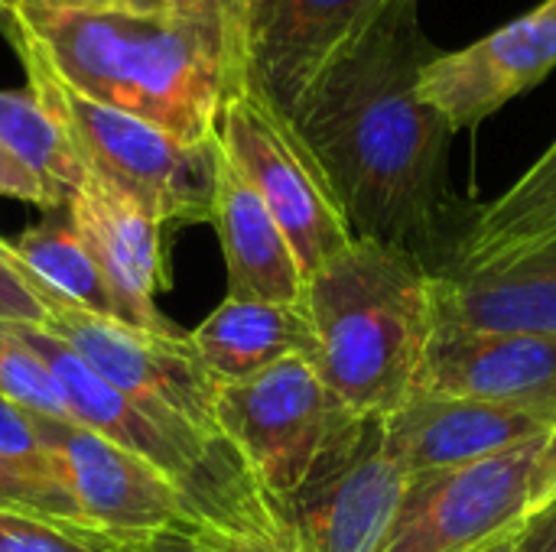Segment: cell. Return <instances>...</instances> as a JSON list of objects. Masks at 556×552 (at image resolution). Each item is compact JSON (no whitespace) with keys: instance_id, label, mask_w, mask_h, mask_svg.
<instances>
[{"instance_id":"ffe728a7","label":"cell","mask_w":556,"mask_h":552,"mask_svg":"<svg viewBox=\"0 0 556 552\" xmlns=\"http://www.w3.org/2000/svg\"><path fill=\"white\" fill-rule=\"evenodd\" d=\"M3 251L42 286L46 293L59 296L68 306H78L85 312L114 319L108 286L88 254V247L78 241L65 208L52 211L39 224L16 234V241H3Z\"/></svg>"},{"instance_id":"2e32d148","label":"cell","mask_w":556,"mask_h":552,"mask_svg":"<svg viewBox=\"0 0 556 552\" xmlns=\"http://www.w3.org/2000/svg\"><path fill=\"white\" fill-rule=\"evenodd\" d=\"M440 332H502L556 338V238L485 270L437 273Z\"/></svg>"},{"instance_id":"4316f807","label":"cell","mask_w":556,"mask_h":552,"mask_svg":"<svg viewBox=\"0 0 556 552\" xmlns=\"http://www.w3.org/2000/svg\"><path fill=\"white\" fill-rule=\"evenodd\" d=\"M199 552H300L290 521L251 530H225V527H195L192 530Z\"/></svg>"},{"instance_id":"d6986e66","label":"cell","mask_w":556,"mask_h":552,"mask_svg":"<svg viewBox=\"0 0 556 552\" xmlns=\"http://www.w3.org/2000/svg\"><path fill=\"white\" fill-rule=\"evenodd\" d=\"M556 238V140L495 202L476 208L446 273L508 264Z\"/></svg>"},{"instance_id":"8fae6325","label":"cell","mask_w":556,"mask_h":552,"mask_svg":"<svg viewBox=\"0 0 556 552\" xmlns=\"http://www.w3.org/2000/svg\"><path fill=\"white\" fill-rule=\"evenodd\" d=\"M391 0H254L248 81L293 114L313 85L358 46Z\"/></svg>"},{"instance_id":"4dcf8cb0","label":"cell","mask_w":556,"mask_h":552,"mask_svg":"<svg viewBox=\"0 0 556 552\" xmlns=\"http://www.w3.org/2000/svg\"><path fill=\"white\" fill-rule=\"evenodd\" d=\"M121 552H199L192 530H160V534H147L137 537L130 543H124Z\"/></svg>"},{"instance_id":"cb8c5ba5","label":"cell","mask_w":556,"mask_h":552,"mask_svg":"<svg viewBox=\"0 0 556 552\" xmlns=\"http://www.w3.org/2000/svg\"><path fill=\"white\" fill-rule=\"evenodd\" d=\"M0 462L13 472H20L23 478L52 488V491H65V485L55 475V465L49 459V452L42 449V442L36 439L29 410L10 403L7 397H0ZM68 495V491H65Z\"/></svg>"},{"instance_id":"9a60e30c","label":"cell","mask_w":556,"mask_h":552,"mask_svg":"<svg viewBox=\"0 0 556 552\" xmlns=\"http://www.w3.org/2000/svg\"><path fill=\"white\" fill-rule=\"evenodd\" d=\"M394 459L410 472H443L505 455L525 442L556 433L554 420L534 410L495 407L459 397L417 394L381 420Z\"/></svg>"},{"instance_id":"ac0fdd59","label":"cell","mask_w":556,"mask_h":552,"mask_svg":"<svg viewBox=\"0 0 556 552\" xmlns=\"http://www.w3.org/2000/svg\"><path fill=\"white\" fill-rule=\"evenodd\" d=\"M192 348L215 384L244 381L283 358H309L316 351L309 316L287 303L225 299L192 332Z\"/></svg>"},{"instance_id":"6da1fadb","label":"cell","mask_w":556,"mask_h":552,"mask_svg":"<svg viewBox=\"0 0 556 552\" xmlns=\"http://www.w3.org/2000/svg\"><path fill=\"white\" fill-rule=\"evenodd\" d=\"M437 52L420 29L417 0H391L296 104L290 124L319 159L355 238L446 273L476 208L450 189L453 127L417 88Z\"/></svg>"},{"instance_id":"83f0119b","label":"cell","mask_w":556,"mask_h":552,"mask_svg":"<svg viewBox=\"0 0 556 552\" xmlns=\"http://www.w3.org/2000/svg\"><path fill=\"white\" fill-rule=\"evenodd\" d=\"M0 195L3 198H16V202H29L39 205L46 211H59L62 202L52 195V189L16 156L0 143Z\"/></svg>"},{"instance_id":"5b68a950","label":"cell","mask_w":556,"mask_h":552,"mask_svg":"<svg viewBox=\"0 0 556 552\" xmlns=\"http://www.w3.org/2000/svg\"><path fill=\"white\" fill-rule=\"evenodd\" d=\"M218 436L280 508L365 426L319 377L309 358H283L215 390Z\"/></svg>"},{"instance_id":"f546056e","label":"cell","mask_w":556,"mask_h":552,"mask_svg":"<svg viewBox=\"0 0 556 552\" xmlns=\"http://www.w3.org/2000/svg\"><path fill=\"white\" fill-rule=\"evenodd\" d=\"M531 498H534V511L556 501V433H551L544 439V449H541V459H538V468H534Z\"/></svg>"},{"instance_id":"603a6c76","label":"cell","mask_w":556,"mask_h":552,"mask_svg":"<svg viewBox=\"0 0 556 552\" xmlns=\"http://www.w3.org/2000/svg\"><path fill=\"white\" fill-rule=\"evenodd\" d=\"M0 397L10 403L49 416V420H68L65 397L49 374V368L0 325Z\"/></svg>"},{"instance_id":"7a4b0ae2","label":"cell","mask_w":556,"mask_h":552,"mask_svg":"<svg viewBox=\"0 0 556 552\" xmlns=\"http://www.w3.org/2000/svg\"><path fill=\"white\" fill-rule=\"evenodd\" d=\"M251 13L254 0H169L156 10L29 0L3 29L78 94L182 143H208L248 81Z\"/></svg>"},{"instance_id":"ba28073f","label":"cell","mask_w":556,"mask_h":552,"mask_svg":"<svg viewBox=\"0 0 556 552\" xmlns=\"http://www.w3.org/2000/svg\"><path fill=\"white\" fill-rule=\"evenodd\" d=\"M544 439L476 465L410 475L378 552H489L518 537L534 514L531 485Z\"/></svg>"},{"instance_id":"30bf717a","label":"cell","mask_w":556,"mask_h":552,"mask_svg":"<svg viewBox=\"0 0 556 552\" xmlns=\"http://www.w3.org/2000/svg\"><path fill=\"white\" fill-rule=\"evenodd\" d=\"M407 482L410 472L388 449L381 420H365L362 433L283 504L300 552H378Z\"/></svg>"},{"instance_id":"3957f363","label":"cell","mask_w":556,"mask_h":552,"mask_svg":"<svg viewBox=\"0 0 556 552\" xmlns=\"http://www.w3.org/2000/svg\"><path fill=\"white\" fill-rule=\"evenodd\" d=\"M433 280L417 257L362 238L306 280L313 364L355 416L384 420L417 397L437 332Z\"/></svg>"},{"instance_id":"277c9868","label":"cell","mask_w":556,"mask_h":552,"mask_svg":"<svg viewBox=\"0 0 556 552\" xmlns=\"http://www.w3.org/2000/svg\"><path fill=\"white\" fill-rule=\"evenodd\" d=\"M10 39L26 68L33 98L65 133L85 172L134 195L160 224L212 221L218 137L208 143H182L134 114L98 104L68 88L26 39Z\"/></svg>"},{"instance_id":"7402d4cb","label":"cell","mask_w":556,"mask_h":552,"mask_svg":"<svg viewBox=\"0 0 556 552\" xmlns=\"http://www.w3.org/2000/svg\"><path fill=\"white\" fill-rule=\"evenodd\" d=\"M137 540V537H134ZM124 543L101 530L0 508V552H121Z\"/></svg>"},{"instance_id":"1f68e13d","label":"cell","mask_w":556,"mask_h":552,"mask_svg":"<svg viewBox=\"0 0 556 552\" xmlns=\"http://www.w3.org/2000/svg\"><path fill=\"white\" fill-rule=\"evenodd\" d=\"M46 3H65V7H134V10H156L169 0H46Z\"/></svg>"},{"instance_id":"f1b7e54d","label":"cell","mask_w":556,"mask_h":552,"mask_svg":"<svg viewBox=\"0 0 556 552\" xmlns=\"http://www.w3.org/2000/svg\"><path fill=\"white\" fill-rule=\"evenodd\" d=\"M518 552H556V501L538 508L518 530Z\"/></svg>"},{"instance_id":"52a82bcc","label":"cell","mask_w":556,"mask_h":552,"mask_svg":"<svg viewBox=\"0 0 556 552\" xmlns=\"http://www.w3.org/2000/svg\"><path fill=\"white\" fill-rule=\"evenodd\" d=\"M218 146L287 234L306 280L355 241L319 159L251 81L228 98Z\"/></svg>"},{"instance_id":"d6a6232c","label":"cell","mask_w":556,"mask_h":552,"mask_svg":"<svg viewBox=\"0 0 556 552\" xmlns=\"http://www.w3.org/2000/svg\"><path fill=\"white\" fill-rule=\"evenodd\" d=\"M23 3H29V0H0V23H7Z\"/></svg>"},{"instance_id":"9c48e42d","label":"cell","mask_w":556,"mask_h":552,"mask_svg":"<svg viewBox=\"0 0 556 552\" xmlns=\"http://www.w3.org/2000/svg\"><path fill=\"white\" fill-rule=\"evenodd\" d=\"M29 420L59 482L94 530L117 540L160 530H195L186 495L153 465L72 420L36 413H29Z\"/></svg>"},{"instance_id":"484cf974","label":"cell","mask_w":556,"mask_h":552,"mask_svg":"<svg viewBox=\"0 0 556 552\" xmlns=\"http://www.w3.org/2000/svg\"><path fill=\"white\" fill-rule=\"evenodd\" d=\"M46 316L42 286H36V280L3 251L0 238V325H42Z\"/></svg>"},{"instance_id":"836d02e7","label":"cell","mask_w":556,"mask_h":552,"mask_svg":"<svg viewBox=\"0 0 556 552\" xmlns=\"http://www.w3.org/2000/svg\"><path fill=\"white\" fill-rule=\"evenodd\" d=\"M518 537H511V540H505V543H498L495 550H489V552H518V543H515Z\"/></svg>"},{"instance_id":"4fadbf2b","label":"cell","mask_w":556,"mask_h":552,"mask_svg":"<svg viewBox=\"0 0 556 552\" xmlns=\"http://www.w3.org/2000/svg\"><path fill=\"white\" fill-rule=\"evenodd\" d=\"M65 215L88 247L114 309V322L140 332H173L153 296L169 286L160 221L124 189L88 172L65 202Z\"/></svg>"},{"instance_id":"5bb4252c","label":"cell","mask_w":556,"mask_h":552,"mask_svg":"<svg viewBox=\"0 0 556 552\" xmlns=\"http://www.w3.org/2000/svg\"><path fill=\"white\" fill-rule=\"evenodd\" d=\"M417 394L534 410L556 426V338L437 329Z\"/></svg>"},{"instance_id":"44dd1931","label":"cell","mask_w":556,"mask_h":552,"mask_svg":"<svg viewBox=\"0 0 556 552\" xmlns=\"http://www.w3.org/2000/svg\"><path fill=\"white\" fill-rule=\"evenodd\" d=\"M0 143L16 153L62 202L85 182V166L68 146L65 133L42 111L33 91H0Z\"/></svg>"},{"instance_id":"e0dca14e","label":"cell","mask_w":556,"mask_h":552,"mask_svg":"<svg viewBox=\"0 0 556 552\" xmlns=\"http://www.w3.org/2000/svg\"><path fill=\"white\" fill-rule=\"evenodd\" d=\"M212 224L222 241L225 270H228V299L244 303H287L300 306L306 290V273L261 202V195L241 179L218 146L215 163V195H212Z\"/></svg>"},{"instance_id":"7c38bea8","label":"cell","mask_w":556,"mask_h":552,"mask_svg":"<svg viewBox=\"0 0 556 552\" xmlns=\"http://www.w3.org/2000/svg\"><path fill=\"white\" fill-rule=\"evenodd\" d=\"M554 68L556 0H544L466 49L437 52L420 68L417 88L420 98L443 114L453 133H459L479 127L508 101L541 85Z\"/></svg>"},{"instance_id":"8992f818","label":"cell","mask_w":556,"mask_h":552,"mask_svg":"<svg viewBox=\"0 0 556 552\" xmlns=\"http://www.w3.org/2000/svg\"><path fill=\"white\" fill-rule=\"evenodd\" d=\"M46 293V290H42ZM42 329L62 338L94 374L121 390L169 439L195 455H215L228 439L215 426V377L199 361L192 338L173 332H140L114 319L85 312L46 293Z\"/></svg>"},{"instance_id":"d4e9b609","label":"cell","mask_w":556,"mask_h":552,"mask_svg":"<svg viewBox=\"0 0 556 552\" xmlns=\"http://www.w3.org/2000/svg\"><path fill=\"white\" fill-rule=\"evenodd\" d=\"M0 508L26 511V514H39V517H52V521H65V524H75V527L94 530L85 521V514L78 511V504H75L72 495L42 488V485L23 478L20 472L7 468L3 462H0Z\"/></svg>"}]
</instances>
